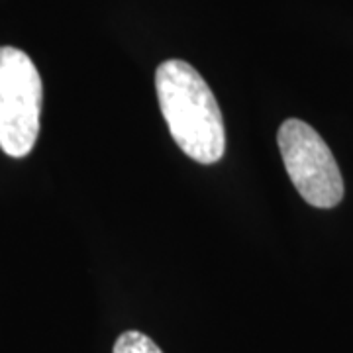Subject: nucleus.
I'll return each instance as SVG.
<instances>
[{
    "instance_id": "nucleus-1",
    "label": "nucleus",
    "mask_w": 353,
    "mask_h": 353,
    "mask_svg": "<svg viewBox=\"0 0 353 353\" xmlns=\"http://www.w3.org/2000/svg\"><path fill=\"white\" fill-rule=\"evenodd\" d=\"M155 88L159 108L176 145L202 165L216 163L226 150L220 106L201 73L181 59L157 67Z\"/></svg>"
},
{
    "instance_id": "nucleus-2",
    "label": "nucleus",
    "mask_w": 353,
    "mask_h": 353,
    "mask_svg": "<svg viewBox=\"0 0 353 353\" xmlns=\"http://www.w3.org/2000/svg\"><path fill=\"white\" fill-rule=\"evenodd\" d=\"M43 87L30 55L0 48V150L26 157L39 134Z\"/></svg>"
},
{
    "instance_id": "nucleus-3",
    "label": "nucleus",
    "mask_w": 353,
    "mask_h": 353,
    "mask_svg": "<svg viewBox=\"0 0 353 353\" xmlns=\"http://www.w3.org/2000/svg\"><path fill=\"white\" fill-rule=\"evenodd\" d=\"M277 143L294 189L316 208H334L343 199L340 167L314 128L290 118L279 128Z\"/></svg>"
},
{
    "instance_id": "nucleus-4",
    "label": "nucleus",
    "mask_w": 353,
    "mask_h": 353,
    "mask_svg": "<svg viewBox=\"0 0 353 353\" xmlns=\"http://www.w3.org/2000/svg\"><path fill=\"white\" fill-rule=\"evenodd\" d=\"M112 353H163L161 347L155 341L141 334L138 330H128L124 332L116 343H114Z\"/></svg>"
}]
</instances>
